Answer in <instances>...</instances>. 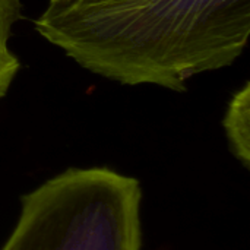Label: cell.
Segmentation results:
<instances>
[{
  "mask_svg": "<svg viewBox=\"0 0 250 250\" xmlns=\"http://www.w3.org/2000/svg\"><path fill=\"white\" fill-rule=\"evenodd\" d=\"M34 26L95 75L185 91L240 57L250 0H50Z\"/></svg>",
  "mask_w": 250,
  "mask_h": 250,
  "instance_id": "cell-1",
  "label": "cell"
},
{
  "mask_svg": "<svg viewBox=\"0 0 250 250\" xmlns=\"http://www.w3.org/2000/svg\"><path fill=\"white\" fill-rule=\"evenodd\" d=\"M142 189L107 167L67 168L21 198L0 250H142Z\"/></svg>",
  "mask_w": 250,
  "mask_h": 250,
  "instance_id": "cell-2",
  "label": "cell"
},
{
  "mask_svg": "<svg viewBox=\"0 0 250 250\" xmlns=\"http://www.w3.org/2000/svg\"><path fill=\"white\" fill-rule=\"evenodd\" d=\"M223 127L234 157L250 168V82L245 85L231 97L224 119Z\"/></svg>",
  "mask_w": 250,
  "mask_h": 250,
  "instance_id": "cell-3",
  "label": "cell"
},
{
  "mask_svg": "<svg viewBox=\"0 0 250 250\" xmlns=\"http://www.w3.org/2000/svg\"><path fill=\"white\" fill-rule=\"evenodd\" d=\"M22 18V3L19 0H0V51L7 48L12 28Z\"/></svg>",
  "mask_w": 250,
  "mask_h": 250,
  "instance_id": "cell-4",
  "label": "cell"
},
{
  "mask_svg": "<svg viewBox=\"0 0 250 250\" xmlns=\"http://www.w3.org/2000/svg\"><path fill=\"white\" fill-rule=\"evenodd\" d=\"M19 67V59L9 48L0 51V98L7 94Z\"/></svg>",
  "mask_w": 250,
  "mask_h": 250,
  "instance_id": "cell-5",
  "label": "cell"
}]
</instances>
